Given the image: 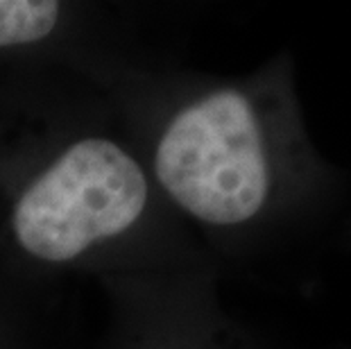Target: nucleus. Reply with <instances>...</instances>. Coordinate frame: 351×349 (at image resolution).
I'll list each match as a JSON object with an SVG mask.
<instances>
[{"label": "nucleus", "instance_id": "obj_3", "mask_svg": "<svg viewBox=\"0 0 351 349\" xmlns=\"http://www.w3.org/2000/svg\"><path fill=\"white\" fill-rule=\"evenodd\" d=\"M109 7L0 0V71H71L93 77L143 57L123 46Z\"/></svg>", "mask_w": 351, "mask_h": 349}, {"label": "nucleus", "instance_id": "obj_4", "mask_svg": "<svg viewBox=\"0 0 351 349\" xmlns=\"http://www.w3.org/2000/svg\"><path fill=\"white\" fill-rule=\"evenodd\" d=\"M102 286L114 311L107 349H218L193 272L111 279Z\"/></svg>", "mask_w": 351, "mask_h": 349}, {"label": "nucleus", "instance_id": "obj_2", "mask_svg": "<svg viewBox=\"0 0 351 349\" xmlns=\"http://www.w3.org/2000/svg\"><path fill=\"white\" fill-rule=\"evenodd\" d=\"M88 80L116 102L182 225L247 234L295 200L304 141L276 71L197 82L136 57Z\"/></svg>", "mask_w": 351, "mask_h": 349}, {"label": "nucleus", "instance_id": "obj_1", "mask_svg": "<svg viewBox=\"0 0 351 349\" xmlns=\"http://www.w3.org/2000/svg\"><path fill=\"white\" fill-rule=\"evenodd\" d=\"M0 272L14 284L193 272L184 225L86 75L0 71Z\"/></svg>", "mask_w": 351, "mask_h": 349}]
</instances>
